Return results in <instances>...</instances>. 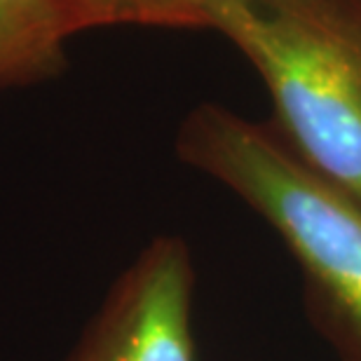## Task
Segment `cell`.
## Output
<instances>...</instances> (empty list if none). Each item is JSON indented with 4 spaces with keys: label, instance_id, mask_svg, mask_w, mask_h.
I'll return each mask as SVG.
<instances>
[{
    "label": "cell",
    "instance_id": "1",
    "mask_svg": "<svg viewBox=\"0 0 361 361\" xmlns=\"http://www.w3.org/2000/svg\"><path fill=\"white\" fill-rule=\"evenodd\" d=\"M174 150L281 237L324 336L343 361H361V197L314 169L272 120L214 101L185 115Z\"/></svg>",
    "mask_w": 361,
    "mask_h": 361
},
{
    "label": "cell",
    "instance_id": "2",
    "mask_svg": "<svg viewBox=\"0 0 361 361\" xmlns=\"http://www.w3.org/2000/svg\"><path fill=\"white\" fill-rule=\"evenodd\" d=\"M207 28L254 66L288 143L361 197V0H212Z\"/></svg>",
    "mask_w": 361,
    "mask_h": 361
},
{
    "label": "cell",
    "instance_id": "3",
    "mask_svg": "<svg viewBox=\"0 0 361 361\" xmlns=\"http://www.w3.org/2000/svg\"><path fill=\"white\" fill-rule=\"evenodd\" d=\"M190 247L160 235L108 288L66 361H197Z\"/></svg>",
    "mask_w": 361,
    "mask_h": 361
},
{
    "label": "cell",
    "instance_id": "4",
    "mask_svg": "<svg viewBox=\"0 0 361 361\" xmlns=\"http://www.w3.org/2000/svg\"><path fill=\"white\" fill-rule=\"evenodd\" d=\"M71 35L54 0H0V90L59 75Z\"/></svg>",
    "mask_w": 361,
    "mask_h": 361
},
{
    "label": "cell",
    "instance_id": "5",
    "mask_svg": "<svg viewBox=\"0 0 361 361\" xmlns=\"http://www.w3.org/2000/svg\"><path fill=\"white\" fill-rule=\"evenodd\" d=\"M71 33L104 26L207 28L212 0H56Z\"/></svg>",
    "mask_w": 361,
    "mask_h": 361
},
{
    "label": "cell",
    "instance_id": "6",
    "mask_svg": "<svg viewBox=\"0 0 361 361\" xmlns=\"http://www.w3.org/2000/svg\"><path fill=\"white\" fill-rule=\"evenodd\" d=\"M54 3H56V0H54ZM56 5H59V3H56ZM59 10H61V7H59ZM61 14H63V12H61ZM63 19H66V17H63Z\"/></svg>",
    "mask_w": 361,
    "mask_h": 361
}]
</instances>
